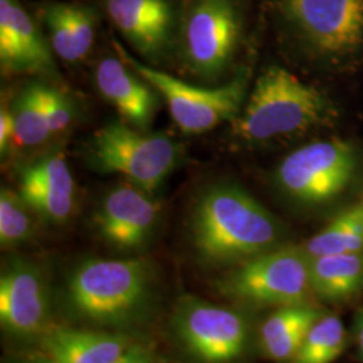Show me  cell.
Here are the masks:
<instances>
[{"label": "cell", "instance_id": "cell-1", "mask_svg": "<svg viewBox=\"0 0 363 363\" xmlns=\"http://www.w3.org/2000/svg\"><path fill=\"white\" fill-rule=\"evenodd\" d=\"M279 220L238 186L218 183L203 190L190 216V240L198 262L223 268L280 247Z\"/></svg>", "mask_w": 363, "mask_h": 363}, {"label": "cell", "instance_id": "cell-2", "mask_svg": "<svg viewBox=\"0 0 363 363\" xmlns=\"http://www.w3.org/2000/svg\"><path fill=\"white\" fill-rule=\"evenodd\" d=\"M154 298V268L142 257L84 259L65 286L66 307L72 315L113 330L143 323Z\"/></svg>", "mask_w": 363, "mask_h": 363}, {"label": "cell", "instance_id": "cell-3", "mask_svg": "<svg viewBox=\"0 0 363 363\" xmlns=\"http://www.w3.org/2000/svg\"><path fill=\"white\" fill-rule=\"evenodd\" d=\"M330 113L325 96L281 66L267 67L233 120V133L245 142H267L311 130Z\"/></svg>", "mask_w": 363, "mask_h": 363}, {"label": "cell", "instance_id": "cell-4", "mask_svg": "<svg viewBox=\"0 0 363 363\" xmlns=\"http://www.w3.org/2000/svg\"><path fill=\"white\" fill-rule=\"evenodd\" d=\"M91 169L118 174L154 195L177 169L181 147L163 135H145L123 120L108 123L86 144Z\"/></svg>", "mask_w": 363, "mask_h": 363}, {"label": "cell", "instance_id": "cell-5", "mask_svg": "<svg viewBox=\"0 0 363 363\" xmlns=\"http://www.w3.org/2000/svg\"><path fill=\"white\" fill-rule=\"evenodd\" d=\"M311 259L301 247H277L232 267L217 281L223 298L247 307H281L312 294Z\"/></svg>", "mask_w": 363, "mask_h": 363}, {"label": "cell", "instance_id": "cell-6", "mask_svg": "<svg viewBox=\"0 0 363 363\" xmlns=\"http://www.w3.org/2000/svg\"><path fill=\"white\" fill-rule=\"evenodd\" d=\"M113 48L124 64L155 88L169 106V116L177 127L187 135L205 133L226 121H233L242 109L247 97L245 76L218 88H199L143 64L116 40Z\"/></svg>", "mask_w": 363, "mask_h": 363}, {"label": "cell", "instance_id": "cell-7", "mask_svg": "<svg viewBox=\"0 0 363 363\" xmlns=\"http://www.w3.org/2000/svg\"><path fill=\"white\" fill-rule=\"evenodd\" d=\"M241 27L237 0H186L177 43L182 64L195 77H220L232 62Z\"/></svg>", "mask_w": 363, "mask_h": 363}, {"label": "cell", "instance_id": "cell-8", "mask_svg": "<svg viewBox=\"0 0 363 363\" xmlns=\"http://www.w3.org/2000/svg\"><path fill=\"white\" fill-rule=\"evenodd\" d=\"M171 325L182 349L201 363L234 362L249 345L242 313L194 296L178 301Z\"/></svg>", "mask_w": 363, "mask_h": 363}, {"label": "cell", "instance_id": "cell-9", "mask_svg": "<svg viewBox=\"0 0 363 363\" xmlns=\"http://www.w3.org/2000/svg\"><path fill=\"white\" fill-rule=\"evenodd\" d=\"M357 167L351 144L339 139L307 144L286 156L276 172L279 187L304 205L333 201L349 186Z\"/></svg>", "mask_w": 363, "mask_h": 363}, {"label": "cell", "instance_id": "cell-10", "mask_svg": "<svg viewBox=\"0 0 363 363\" xmlns=\"http://www.w3.org/2000/svg\"><path fill=\"white\" fill-rule=\"evenodd\" d=\"M105 13L147 65H159L177 49L182 7L175 0H103Z\"/></svg>", "mask_w": 363, "mask_h": 363}, {"label": "cell", "instance_id": "cell-11", "mask_svg": "<svg viewBox=\"0 0 363 363\" xmlns=\"http://www.w3.org/2000/svg\"><path fill=\"white\" fill-rule=\"evenodd\" d=\"M48 280L37 264L25 259L7 262L0 276V323L21 340L42 337L50 328Z\"/></svg>", "mask_w": 363, "mask_h": 363}, {"label": "cell", "instance_id": "cell-12", "mask_svg": "<svg viewBox=\"0 0 363 363\" xmlns=\"http://www.w3.org/2000/svg\"><path fill=\"white\" fill-rule=\"evenodd\" d=\"M162 208L154 195L130 182L112 187L94 213L93 223L106 245L118 252L135 253L152 240Z\"/></svg>", "mask_w": 363, "mask_h": 363}, {"label": "cell", "instance_id": "cell-13", "mask_svg": "<svg viewBox=\"0 0 363 363\" xmlns=\"http://www.w3.org/2000/svg\"><path fill=\"white\" fill-rule=\"evenodd\" d=\"M286 19L325 52H343L363 37V0H286Z\"/></svg>", "mask_w": 363, "mask_h": 363}, {"label": "cell", "instance_id": "cell-14", "mask_svg": "<svg viewBox=\"0 0 363 363\" xmlns=\"http://www.w3.org/2000/svg\"><path fill=\"white\" fill-rule=\"evenodd\" d=\"M0 65L6 74L58 77L49 40L19 0H0Z\"/></svg>", "mask_w": 363, "mask_h": 363}, {"label": "cell", "instance_id": "cell-15", "mask_svg": "<svg viewBox=\"0 0 363 363\" xmlns=\"http://www.w3.org/2000/svg\"><path fill=\"white\" fill-rule=\"evenodd\" d=\"M94 79L100 94L116 109L123 121L142 132L151 128L160 94L150 82L117 55L100 60Z\"/></svg>", "mask_w": 363, "mask_h": 363}, {"label": "cell", "instance_id": "cell-16", "mask_svg": "<svg viewBox=\"0 0 363 363\" xmlns=\"http://www.w3.org/2000/svg\"><path fill=\"white\" fill-rule=\"evenodd\" d=\"M18 193L43 220L64 223L76 203V184L64 156L42 157L22 171Z\"/></svg>", "mask_w": 363, "mask_h": 363}, {"label": "cell", "instance_id": "cell-17", "mask_svg": "<svg viewBox=\"0 0 363 363\" xmlns=\"http://www.w3.org/2000/svg\"><path fill=\"white\" fill-rule=\"evenodd\" d=\"M135 340L123 333L50 327L42 337L45 354L54 363H115Z\"/></svg>", "mask_w": 363, "mask_h": 363}, {"label": "cell", "instance_id": "cell-18", "mask_svg": "<svg viewBox=\"0 0 363 363\" xmlns=\"http://www.w3.org/2000/svg\"><path fill=\"white\" fill-rule=\"evenodd\" d=\"M42 21L49 33L52 52L66 62L82 61L93 48L97 13L86 4L48 1L42 7Z\"/></svg>", "mask_w": 363, "mask_h": 363}, {"label": "cell", "instance_id": "cell-19", "mask_svg": "<svg viewBox=\"0 0 363 363\" xmlns=\"http://www.w3.org/2000/svg\"><path fill=\"white\" fill-rule=\"evenodd\" d=\"M323 315L308 301L276 307L259 328L261 351L273 361H294L312 325Z\"/></svg>", "mask_w": 363, "mask_h": 363}, {"label": "cell", "instance_id": "cell-20", "mask_svg": "<svg viewBox=\"0 0 363 363\" xmlns=\"http://www.w3.org/2000/svg\"><path fill=\"white\" fill-rule=\"evenodd\" d=\"M311 291L328 303L354 298L363 286V253H343L311 259Z\"/></svg>", "mask_w": 363, "mask_h": 363}, {"label": "cell", "instance_id": "cell-21", "mask_svg": "<svg viewBox=\"0 0 363 363\" xmlns=\"http://www.w3.org/2000/svg\"><path fill=\"white\" fill-rule=\"evenodd\" d=\"M310 259L322 256L363 253V205H354L337 214L323 230L315 234L304 247Z\"/></svg>", "mask_w": 363, "mask_h": 363}, {"label": "cell", "instance_id": "cell-22", "mask_svg": "<svg viewBox=\"0 0 363 363\" xmlns=\"http://www.w3.org/2000/svg\"><path fill=\"white\" fill-rule=\"evenodd\" d=\"M43 86L45 84L40 82L28 84L13 101V142L21 147H37L52 135L43 101Z\"/></svg>", "mask_w": 363, "mask_h": 363}, {"label": "cell", "instance_id": "cell-23", "mask_svg": "<svg viewBox=\"0 0 363 363\" xmlns=\"http://www.w3.org/2000/svg\"><path fill=\"white\" fill-rule=\"evenodd\" d=\"M346 347V328L340 318L323 315L312 325L294 363H333Z\"/></svg>", "mask_w": 363, "mask_h": 363}, {"label": "cell", "instance_id": "cell-24", "mask_svg": "<svg viewBox=\"0 0 363 363\" xmlns=\"http://www.w3.org/2000/svg\"><path fill=\"white\" fill-rule=\"evenodd\" d=\"M33 210L18 191L3 187L0 191V244L1 247H16L27 242L34 233Z\"/></svg>", "mask_w": 363, "mask_h": 363}, {"label": "cell", "instance_id": "cell-25", "mask_svg": "<svg viewBox=\"0 0 363 363\" xmlns=\"http://www.w3.org/2000/svg\"><path fill=\"white\" fill-rule=\"evenodd\" d=\"M43 101H45L46 116H48L52 135L60 133L67 128L74 115L73 105L67 99V96L62 91L45 84Z\"/></svg>", "mask_w": 363, "mask_h": 363}, {"label": "cell", "instance_id": "cell-26", "mask_svg": "<svg viewBox=\"0 0 363 363\" xmlns=\"http://www.w3.org/2000/svg\"><path fill=\"white\" fill-rule=\"evenodd\" d=\"M115 363H156L155 352L143 343L133 342Z\"/></svg>", "mask_w": 363, "mask_h": 363}, {"label": "cell", "instance_id": "cell-27", "mask_svg": "<svg viewBox=\"0 0 363 363\" xmlns=\"http://www.w3.org/2000/svg\"><path fill=\"white\" fill-rule=\"evenodd\" d=\"M15 139L13 112L10 108H1L0 111V151L4 155Z\"/></svg>", "mask_w": 363, "mask_h": 363}, {"label": "cell", "instance_id": "cell-28", "mask_svg": "<svg viewBox=\"0 0 363 363\" xmlns=\"http://www.w3.org/2000/svg\"><path fill=\"white\" fill-rule=\"evenodd\" d=\"M354 337H355V343L358 346V351L363 358V310L357 312L355 318H354Z\"/></svg>", "mask_w": 363, "mask_h": 363}, {"label": "cell", "instance_id": "cell-29", "mask_svg": "<svg viewBox=\"0 0 363 363\" xmlns=\"http://www.w3.org/2000/svg\"><path fill=\"white\" fill-rule=\"evenodd\" d=\"M13 363H54L52 359L46 355V354H42V355H33V357H28V358H23V359H19L16 362Z\"/></svg>", "mask_w": 363, "mask_h": 363}, {"label": "cell", "instance_id": "cell-30", "mask_svg": "<svg viewBox=\"0 0 363 363\" xmlns=\"http://www.w3.org/2000/svg\"><path fill=\"white\" fill-rule=\"evenodd\" d=\"M362 205H363V202H362Z\"/></svg>", "mask_w": 363, "mask_h": 363}]
</instances>
